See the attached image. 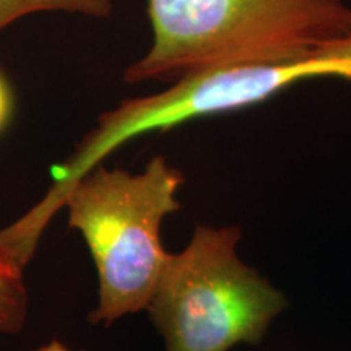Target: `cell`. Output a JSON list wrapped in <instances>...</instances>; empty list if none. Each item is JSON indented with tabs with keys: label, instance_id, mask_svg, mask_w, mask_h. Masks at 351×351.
<instances>
[{
	"label": "cell",
	"instance_id": "1",
	"mask_svg": "<svg viewBox=\"0 0 351 351\" xmlns=\"http://www.w3.org/2000/svg\"><path fill=\"white\" fill-rule=\"evenodd\" d=\"M153 43L127 83L287 59L351 38L345 0H148Z\"/></svg>",
	"mask_w": 351,
	"mask_h": 351
},
{
	"label": "cell",
	"instance_id": "2",
	"mask_svg": "<svg viewBox=\"0 0 351 351\" xmlns=\"http://www.w3.org/2000/svg\"><path fill=\"white\" fill-rule=\"evenodd\" d=\"M184 176L163 156L142 173L108 169L103 163L73 184L62 208L69 226L82 232L98 271V306L91 324L112 322L147 309L168 254L161 225L181 210Z\"/></svg>",
	"mask_w": 351,
	"mask_h": 351
},
{
	"label": "cell",
	"instance_id": "3",
	"mask_svg": "<svg viewBox=\"0 0 351 351\" xmlns=\"http://www.w3.org/2000/svg\"><path fill=\"white\" fill-rule=\"evenodd\" d=\"M236 226H197L168 254L147 311L165 351H230L262 341L287 300L241 261Z\"/></svg>",
	"mask_w": 351,
	"mask_h": 351
},
{
	"label": "cell",
	"instance_id": "4",
	"mask_svg": "<svg viewBox=\"0 0 351 351\" xmlns=\"http://www.w3.org/2000/svg\"><path fill=\"white\" fill-rule=\"evenodd\" d=\"M315 77L351 80V38L287 59L202 70L179 78L158 95L127 99L104 112L67 161L54 169L56 192H69L104 158L140 135L254 106L293 83Z\"/></svg>",
	"mask_w": 351,
	"mask_h": 351
},
{
	"label": "cell",
	"instance_id": "5",
	"mask_svg": "<svg viewBox=\"0 0 351 351\" xmlns=\"http://www.w3.org/2000/svg\"><path fill=\"white\" fill-rule=\"evenodd\" d=\"M28 319V289L23 269L0 244V335L23 330Z\"/></svg>",
	"mask_w": 351,
	"mask_h": 351
},
{
	"label": "cell",
	"instance_id": "6",
	"mask_svg": "<svg viewBox=\"0 0 351 351\" xmlns=\"http://www.w3.org/2000/svg\"><path fill=\"white\" fill-rule=\"evenodd\" d=\"M39 12H69L104 19L112 12V0H0V32L21 16Z\"/></svg>",
	"mask_w": 351,
	"mask_h": 351
},
{
	"label": "cell",
	"instance_id": "7",
	"mask_svg": "<svg viewBox=\"0 0 351 351\" xmlns=\"http://www.w3.org/2000/svg\"><path fill=\"white\" fill-rule=\"evenodd\" d=\"M13 111V96L5 77L0 73V132L5 129Z\"/></svg>",
	"mask_w": 351,
	"mask_h": 351
},
{
	"label": "cell",
	"instance_id": "8",
	"mask_svg": "<svg viewBox=\"0 0 351 351\" xmlns=\"http://www.w3.org/2000/svg\"><path fill=\"white\" fill-rule=\"evenodd\" d=\"M29 351H85V350L73 348V346L64 343V341H60V340H49V341H46V343L39 345V346H36V348H33Z\"/></svg>",
	"mask_w": 351,
	"mask_h": 351
}]
</instances>
